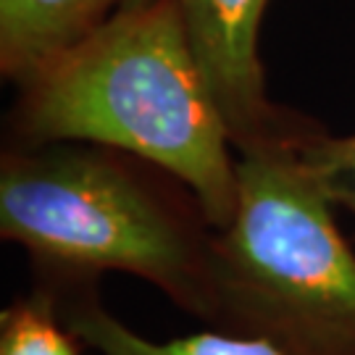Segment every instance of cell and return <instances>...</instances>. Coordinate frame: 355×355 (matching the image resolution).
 Segmentation results:
<instances>
[{
    "label": "cell",
    "instance_id": "1",
    "mask_svg": "<svg viewBox=\"0 0 355 355\" xmlns=\"http://www.w3.org/2000/svg\"><path fill=\"white\" fill-rule=\"evenodd\" d=\"M216 232L198 195L140 155L89 145H13L0 155V237L51 295L121 271L214 324Z\"/></svg>",
    "mask_w": 355,
    "mask_h": 355
},
{
    "label": "cell",
    "instance_id": "2",
    "mask_svg": "<svg viewBox=\"0 0 355 355\" xmlns=\"http://www.w3.org/2000/svg\"><path fill=\"white\" fill-rule=\"evenodd\" d=\"M13 145L89 142L140 155L190 187L216 229L237 205V150L177 0L119 11L19 85Z\"/></svg>",
    "mask_w": 355,
    "mask_h": 355
},
{
    "label": "cell",
    "instance_id": "3",
    "mask_svg": "<svg viewBox=\"0 0 355 355\" xmlns=\"http://www.w3.org/2000/svg\"><path fill=\"white\" fill-rule=\"evenodd\" d=\"M295 114L237 150V205L216 232L214 329L282 355H355V248L337 227Z\"/></svg>",
    "mask_w": 355,
    "mask_h": 355
},
{
    "label": "cell",
    "instance_id": "4",
    "mask_svg": "<svg viewBox=\"0 0 355 355\" xmlns=\"http://www.w3.org/2000/svg\"><path fill=\"white\" fill-rule=\"evenodd\" d=\"M195 55L224 111L234 150L292 116L266 95L258 32L268 0H177Z\"/></svg>",
    "mask_w": 355,
    "mask_h": 355
},
{
    "label": "cell",
    "instance_id": "5",
    "mask_svg": "<svg viewBox=\"0 0 355 355\" xmlns=\"http://www.w3.org/2000/svg\"><path fill=\"white\" fill-rule=\"evenodd\" d=\"M119 8L121 0H0V71L19 87Z\"/></svg>",
    "mask_w": 355,
    "mask_h": 355
},
{
    "label": "cell",
    "instance_id": "6",
    "mask_svg": "<svg viewBox=\"0 0 355 355\" xmlns=\"http://www.w3.org/2000/svg\"><path fill=\"white\" fill-rule=\"evenodd\" d=\"M53 300L71 334L95 355H282L263 340L214 327L174 340H150L114 316L95 284L58 292Z\"/></svg>",
    "mask_w": 355,
    "mask_h": 355
},
{
    "label": "cell",
    "instance_id": "7",
    "mask_svg": "<svg viewBox=\"0 0 355 355\" xmlns=\"http://www.w3.org/2000/svg\"><path fill=\"white\" fill-rule=\"evenodd\" d=\"M76 340L61 318V311L45 290L13 300L0 313V355H82Z\"/></svg>",
    "mask_w": 355,
    "mask_h": 355
},
{
    "label": "cell",
    "instance_id": "8",
    "mask_svg": "<svg viewBox=\"0 0 355 355\" xmlns=\"http://www.w3.org/2000/svg\"><path fill=\"white\" fill-rule=\"evenodd\" d=\"M303 155L327 200L334 208H345L355 221V132L329 135L321 124H316L305 135Z\"/></svg>",
    "mask_w": 355,
    "mask_h": 355
},
{
    "label": "cell",
    "instance_id": "9",
    "mask_svg": "<svg viewBox=\"0 0 355 355\" xmlns=\"http://www.w3.org/2000/svg\"><path fill=\"white\" fill-rule=\"evenodd\" d=\"M150 3H155V0H121V8H142Z\"/></svg>",
    "mask_w": 355,
    "mask_h": 355
}]
</instances>
